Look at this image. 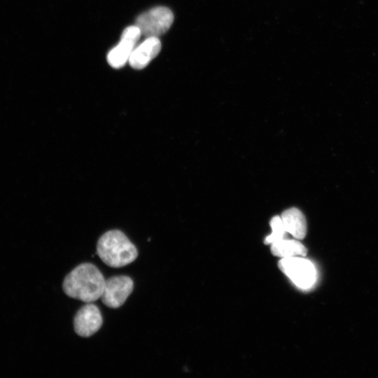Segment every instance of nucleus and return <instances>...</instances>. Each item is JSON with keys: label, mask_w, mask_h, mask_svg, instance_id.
Returning <instances> with one entry per match:
<instances>
[{"label": "nucleus", "mask_w": 378, "mask_h": 378, "mask_svg": "<svg viewBox=\"0 0 378 378\" xmlns=\"http://www.w3.org/2000/svg\"><path fill=\"white\" fill-rule=\"evenodd\" d=\"M141 36V31L135 24L125 28L118 44L107 55V61L110 66L115 69L122 67L129 61Z\"/></svg>", "instance_id": "6"}, {"label": "nucleus", "mask_w": 378, "mask_h": 378, "mask_svg": "<svg viewBox=\"0 0 378 378\" xmlns=\"http://www.w3.org/2000/svg\"><path fill=\"white\" fill-rule=\"evenodd\" d=\"M271 251L273 255L284 258L304 256L307 248L300 241L287 238L281 239L271 244Z\"/></svg>", "instance_id": "10"}, {"label": "nucleus", "mask_w": 378, "mask_h": 378, "mask_svg": "<svg viewBox=\"0 0 378 378\" xmlns=\"http://www.w3.org/2000/svg\"><path fill=\"white\" fill-rule=\"evenodd\" d=\"M272 233L265 237V244H272L281 239L287 238V234L281 218L279 216H274L270 220Z\"/></svg>", "instance_id": "11"}, {"label": "nucleus", "mask_w": 378, "mask_h": 378, "mask_svg": "<svg viewBox=\"0 0 378 378\" xmlns=\"http://www.w3.org/2000/svg\"><path fill=\"white\" fill-rule=\"evenodd\" d=\"M97 253L111 267H122L137 258L136 246L120 230H112L103 234L97 244Z\"/></svg>", "instance_id": "2"}, {"label": "nucleus", "mask_w": 378, "mask_h": 378, "mask_svg": "<svg viewBox=\"0 0 378 378\" xmlns=\"http://www.w3.org/2000/svg\"><path fill=\"white\" fill-rule=\"evenodd\" d=\"M161 50L158 37H148L134 48L130 59V65L135 69L145 68Z\"/></svg>", "instance_id": "8"}, {"label": "nucleus", "mask_w": 378, "mask_h": 378, "mask_svg": "<svg viewBox=\"0 0 378 378\" xmlns=\"http://www.w3.org/2000/svg\"><path fill=\"white\" fill-rule=\"evenodd\" d=\"M105 281L103 274L94 265L84 262L66 276L62 288L67 296L91 303L101 298Z\"/></svg>", "instance_id": "1"}, {"label": "nucleus", "mask_w": 378, "mask_h": 378, "mask_svg": "<svg viewBox=\"0 0 378 378\" xmlns=\"http://www.w3.org/2000/svg\"><path fill=\"white\" fill-rule=\"evenodd\" d=\"M279 267L300 288H309L316 280V270L313 264L302 256L281 258Z\"/></svg>", "instance_id": "4"}, {"label": "nucleus", "mask_w": 378, "mask_h": 378, "mask_svg": "<svg viewBox=\"0 0 378 378\" xmlns=\"http://www.w3.org/2000/svg\"><path fill=\"white\" fill-rule=\"evenodd\" d=\"M286 232L297 239H303L307 233V222L300 210L293 207L285 210L281 216Z\"/></svg>", "instance_id": "9"}, {"label": "nucleus", "mask_w": 378, "mask_h": 378, "mask_svg": "<svg viewBox=\"0 0 378 378\" xmlns=\"http://www.w3.org/2000/svg\"><path fill=\"white\" fill-rule=\"evenodd\" d=\"M173 21L172 10L167 7L158 6L139 15L135 25L146 38L158 37L169 30Z\"/></svg>", "instance_id": "3"}, {"label": "nucleus", "mask_w": 378, "mask_h": 378, "mask_svg": "<svg viewBox=\"0 0 378 378\" xmlns=\"http://www.w3.org/2000/svg\"><path fill=\"white\" fill-rule=\"evenodd\" d=\"M102 323L103 318L99 309L92 302L87 303L74 316V331L80 337H88L97 332Z\"/></svg>", "instance_id": "7"}, {"label": "nucleus", "mask_w": 378, "mask_h": 378, "mask_svg": "<svg viewBox=\"0 0 378 378\" xmlns=\"http://www.w3.org/2000/svg\"><path fill=\"white\" fill-rule=\"evenodd\" d=\"M134 288L132 279L127 276H112L105 281L102 302L108 307L116 309L122 306Z\"/></svg>", "instance_id": "5"}]
</instances>
